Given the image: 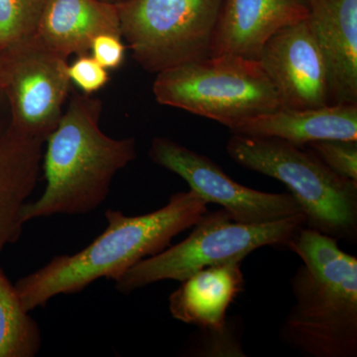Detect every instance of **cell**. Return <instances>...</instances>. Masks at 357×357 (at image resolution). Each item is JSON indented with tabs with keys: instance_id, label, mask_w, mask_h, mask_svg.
<instances>
[{
	"instance_id": "obj_12",
	"label": "cell",
	"mask_w": 357,
	"mask_h": 357,
	"mask_svg": "<svg viewBox=\"0 0 357 357\" xmlns=\"http://www.w3.org/2000/svg\"><path fill=\"white\" fill-rule=\"evenodd\" d=\"M307 13V0H223L211 56L257 60L275 33L306 20Z\"/></svg>"
},
{
	"instance_id": "obj_1",
	"label": "cell",
	"mask_w": 357,
	"mask_h": 357,
	"mask_svg": "<svg viewBox=\"0 0 357 357\" xmlns=\"http://www.w3.org/2000/svg\"><path fill=\"white\" fill-rule=\"evenodd\" d=\"M208 211V204L192 190L176 192L165 206L147 215L107 210V227L100 236L76 255L57 256L23 277L15 285L18 297L30 312L56 296L81 292L98 279L115 281L136 263L165 250Z\"/></svg>"
},
{
	"instance_id": "obj_11",
	"label": "cell",
	"mask_w": 357,
	"mask_h": 357,
	"mask_svg": "<svg viewBox=\"0 0 357 357\" xmlns=\"http://www.w3.org/2000/svg\"><path fill=\"white\" fill-rule=\"evenodd\" d=\"M44 142L14 128L0 89V253L22 234V211L38 181Z\"/></svg>"
},
{
	"instance_id": "obj_17",
	"label": "cell",
	"mask_w": 357,
	"mask_h": 357,
	"mask_svg": "<svg viewBox=\"0 0 357 357\" xmlns=\"http://www.w3.org/2000/svg\"><path fill=\"white\" fill-rule=\"evenodd\" d=\"M0 269V357H34L42 345L38 324L28 314Z\"/></svg>"
},
{
	"instance_id": "obj_4",
	"label": "cell",
	"mask_w": 357,
	"mask_h": 357,
	"mask_svg": "<svg viewBox=\"0 0 357 357\" xmlns=\"http://www.w3.org/2000/svg\"><path fill=\"white\" fill-rule=\"evenodd\" d=\"M227 151L244 168L283 183L302 208L307 227L356 243L357 182L333 172L311 150L277 138L234 134Z\"/></svg>"
},
{
	"instance_id": "obj_6",
	"label": "cell",
	"mask_w": 357,
	"mask_h": 357,
	"mask_svg": "<svg viewBox=\"0 0 357 357\" xmlns=\"http://www.w3.org/2000/svg\"><path fill=\"white\" fill-rule=\"evenodd\" d=\"M182 243L136 263L115 280V288L130 294L164 280L182 282L204 268L232 261L264 246H286L306 227L304 213L248 225L234 222L227 211L206 213Z\"/></svg>"
},
{
	"instance_id": "obj_16",
	"label": "cell",
	"mask_w": 357,
	"mask_h": 357,
	"mask_svg": "<svg viewBox=\"0 0 357 357\" xmlns=\"http://www.w3.org/2000/svg\"><path fill=\"white\" fill-rule=\"evenodd\" d=\"M181 283L169 298L173 318L199 330L222 331L230 304L243 291L241 262L204 268Z\"/></svg>"
},
{
	"instance_id": "obj_10",
	"label": "cell",
	"mask_w": 357,
	"mask_h": 357,
	"mask_svg": "<svg viewBox=\"0 0 357 357\" xmlns=\"http://www.w3.org/2000/svg\"><path fill=\"white\" fill-rule=\"evenodd\" d=\"M257 60L276 89L281 109L330 105L325 60L307 20L275 33Z\"/></svg>"
},
{
	"instance_id": "obj_15",
	"label": "cell",
	"mask_w": 357,
	"mask_h": 357,
	"mask_svg": "<svg viewBox=\"0 0 357 357\" xmlns=\"http://www.w3.org/2000/svg\"><path fill=\"white\" fill-rule=\"evenodd\" d=\"M230 131L250 137L277 138L299 147L321 140L357 141V105L279 109L246 119Z\"/></svg>"
},
{
	"instance_id": "obj_5",
	"label": "cell",
	"mask_w": 357,
	"mask_h": 357,
	"mask_svg": "<svg viewBox=\"0 0 357 357\" xmlns=\"http://www.w3.org/2000/svg\"><path fill=\"white\" fill-rule=\"evenodd\" d=\"M157 102L231 129L256 115L281 109L276 89L258 60L218 55L158 73Z\"/></svg>"
},
{
	"instance_id": "obj_23",
	"label": "cell",
	"mask_w": 357,
	"mask_h": 357,
	"mask_svg": "<svg viewBox=\"0 0 357 357\" xmlns=\"http://www.w3.org/2000/svg\"><path fill=\"white\" fill-rule=\"evenodd\" d=\"M100 1L107 2V3L114 4V6H119L123 3L126 0H100Z\"/></svg>"
},
{
	"instance_id": "obj_8",
	"label": "cell",
	"mask_w": 357,
	"mask_h": 357,
	"mask_svg": "<svg viewBox=\"0 0 357 357\" xmlns=\"http://www.w3.org/2000/svg\"><path fill=\"white\" fill-rule=\"evenodd\" d=\"M68 66L32 40L0 52V89L21 133L46 141L57 128L69 98Z\"/></svg>"
},
{
	"instance_id": "obj_13",
	"label": "cell",
	"mask_w": 357,
	"mask_h": 357,
	"mask_svg": "<svg viewBox=\"0 0 357 357\" xmlns=\"http://www.w3.org/2000/svg\"><path fill=\"white\" fill-rule=\"evenodd\" d=\"M307 22L325 60L330 105H357V0H307Z\"/></svg>"
},
{
	"instance_id": "obj_7",
	"label": "cell",
	"mask_w": 357,
	"mask_h": 357,
	"mask_svg": "<svg viewBox=\"0 0 357 357\" xmlns=\"http://www.w3.org/2000/svg\"><path fill=\"white\" fill-rule=\"evenodd\" d=\"M223 0H126L122 39L146 70L158 73L211 56Z\"/></svg>"
},
{
	"instance_id": "obj_21",
	"label": "cell",
	"mask_w": 357,
	"mask_h": 357,
	"mask_svg": "<svg viewBox=\"0 0 357 357\" xmlns=\"http://www.w3.org/2000/svg\"><path fill=\"white\" fill-rule=\"evenodd\" d=\"M70 83H74L84 95L93 96L109 82V70L102 67L88 54L77 56L72 65L68 66Z\"/></svg>"
},
{
	"instance_id": "obj_3",
	"label": "cell",
	"mask_w": 357,
	"mask_h": 357,
	"mask_svg": "<svg viewBox=\"0 0 357 357\" xmlns=\"http://www.w3.org/2000/svg\"><path fill=\"white\" fill-rule=\"evenodd\" d=\"M287 248L303 265L291 279L294 305L284 344L309 357L357 356V259L337 239L302 227Z\"/></svg>"
},
{
	"instance_id": "obj_22",
	"label": "cell",
	"mask_w": 357,
	"mask_h": 357,
	"mask_svg": "<svg viewBox=\"0 0 357 357\" xmlns=\"http://www.w3.org/2000/svg\"><path fill=\"white\" fill-rule=\"evenodd\" d=\"M91 57L107 70L119 69L126 59V47L121 35H98L91 45Z\"/></svg>"
},
{
	"instance_id": "obj_2",
	"label": "cell",
	"mask_w": 357,
	"mask_h": 357,
	"mask_svg": "<svg viewBox=\"0 0 357 357\" xmlns=\"http://www.w3.org/2000/svg\"><path fill=\"white\" fill-rule=\"evenodd\" d=\"M102 102L72 93L43 155L46 188L25 204L23 222L57 215H86L102 206L115 175L136 158L134 138L115 139L100 126Z\"/></svg>"
},
{
	"instance_id": "obj_9",
	"label": "cell",
	"mask_w": 357,
	"mask_h": 357,
	"mask_svg": "<svg viewBox=\"0 0 357 357\" xmlns=\"http://www.w3.org/2000/svg\"><path fill=\"white\" fill-rule=\"evenodd\" d=\"M149 157L180 176L206 204L222 206L234 222L256 225L303 213L290 192L273 194L238 184L213 160L169 138H154Z\"/></svg>"
},
{
	"instance_id": "obj_19",
	"label": "cell",
	"mask_w": 357,
	"mask_h": 357,
	"mask_svg": "<svg viewBox=\"0 0 357 357\" xmlns=\"http://www.w3.org/2000/svg\"><path fill=\"white\" fill-rule=\"evenodd\" d=\"M307 146L333 172L357 182V141L321 140Z\"/></svg>"
},
{
	"instance_id": "obj_14",
	"label": "cell",
	"mask_w": 357,
	"mask_h": 357,
	"mask_svg": "<svg viewBox=\"0 0 357 357\" xmlns=\"http://www.w3.org/2000/svg\"><path fill=\"white\" fill-rule=\"evenodd\" d=\"M107 33L121 36L117 6L100 0H49L31 40L68 59L88 54L93 39Z\"/></svg>"
},
{
	"instance_id": "obj_18",
	"label": "cell",
	"mask_w": 357,
	"mask_h": 357,
	"mask_svg": "<svg viewBox=\"0 0 357 357\" xmlns=\"http://www.w3.org/2000/svg\"><path fill=\"white\" fill-rule=\"evenodd\" d=\"M49 0H0V52L30 41Z\"/></svg>"
},
{
	"instance_id": "obj_20",
	"label": "cell",
	"mask_w": 357,
	"mask_h": 357,
	"mask_svg": "<svg viewBox=\"0 0 357 357\" xmlns=\"http://www.w3.org/2000/svg\"><path fill=\"white\" fill-rule=\"evenodd\" d=\"M236 323L227 321L222 331L199 330L198 338L192 347L191 356L203 357L246 356L241 345Z\"/></svg>"
}]
</instances>
